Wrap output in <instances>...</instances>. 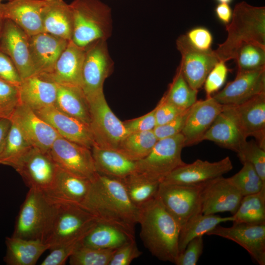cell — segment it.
I'll use <instances>...</instances> for the list:
<instances>
[{"mask_svg":"<svg viewBox=\"0 0 265 265\" xmlns=\"http://www.w3.org/2000/svg\"><path fill=\"white\" fill-rule=\"evenodd\" d=\"M81 88L87 100L103 93L106 79L112 72L113 62L106 41L99 40L85 48Z\"/></svg>","mask_w":265,"mask_h":265,"instance_id":"cell-10","label":"cell"},{"mask_svg":"<svg viewBox=\"0 0 265 265\" xmlns=\"http://www.w3.org/2000/svg\"><path fill=\"white\" fill-rule=\"evenodd\" d=\"M19 104L34 111L54 106L57 84L46 74H35L22 80L18 86Z\"/></svg>","mask_w":265,"mask_h":265,"instance_id":"cell-24","label":"cell"},{"mask_svg":"<svg viewBox=\"0 0 265 265\" xmlns=\"http://www.w3.org/2000/svg\"><path fill=\"white\" fill-rule=\"evenodd\" d=\"M156 107L147 114L134 119L123 121L129 133L153 131L156 126Z\"/></svg>","mask_w":265,"mask_h":265,"instance_id":"cell-51","label":"cell"},{"mask_svg":"<svg viewBox=\"0 0 265 265\" xmlns=\"http://www.w3.org/2000/svg\"><path fill=\"white\" fill-rule=\"evenodd\" d=\"M229 69L225 62L218 61L208 74L204 82L207 97L217 92L225 83Z\"/></svg>","mask_w":265,"mask_h":265,"instance_id":"cell-45","label":"cell"},{"mask_svg":"<svg viewBox=\"0 0 265 265\" xmlns=\"http://www.w3.org/2000/svg\"><path fill=\"white\" fill-rule=\"evenodd\" d=\"M237 153L241 162L251 164L265 182V149L256 141L246 140L241 145Z\"/></svg>","mask_w":265,"mask_h":265,"instance_id":"cell-43","label":"cell"},{"mask_svg":"<svg viewBox=\"0 0 265 265\" xmlns=\"http://www.w3.org/2000/svg\"><path fill=\"white\" fill-rule=\"evenodd\" d=\"M81 241V240H80ZM80 241L69 257L71 265H109L115 249L90 247Z\"/></svg>","mask_w":265,"mask_h":265,"instance_id":"cell-42","label":"cell"},{"mask_svg":"<svg viewBox=\"0 0 265 265\" xmlns=\"http://www.w3.org/2000/svg\"><path fill=\"white\" fill-rule=\"evenodd\" d=\"M97 173L123 179L135 172V161L117 150L94 145L91 149Z\"/></svg>","mask_w":265,"mask_h":265,"instance_id":"cell-30","label":"cell"},{"mask_svg":"<svg viewBox=\"0 0 265 265\" xmlns=\"http://www.w3.org/2000/svg\"><path fill=\"white\" fill-rule=\"evenodd\" d=\"M50 201V211L42 241L50 246V250L63 243L82 239L97 221L80 205Z\"/></svg>","mask_w":265,"mask_h":265,"instance_id":"cell-4","label":"cell"},{"mask_svg":"<svg viewBox=\"0 0 265 265\" xmlns=\"http://www.w3.org/2000/svg\"><path fill=\"white\" fill-rule=\"evenodd\" d=\"M245 138L253 136L265 149V92L236 106L225 105Z\"/></svg>","mask_w":265,"mask_h":265,"instance_id":"cell-16","label":"cell"},{"mask_svg":"<svg viewBox=\"0 0 265 265\" xmlns=\"http://www.w3.org/2000/svg\"><path fill=\"white\" fill-rule=\"evenodd\" d=\"M132 239L134 236L122 229L97 220L80 241L83 245L92 248L115 249Z\"/></svg>","mask_w":265,"mask_h":265,"instance_id":"cell-31","label":"cell"},{"mask_svg":"<svg viewBox=\"0 0 265 265\" xmlns=\"http://www.w3.org/2000/svg\"><path fill=\"white\" fill-rule=\"evenodd\" d=\"M191 107L185 110L182 113L170 122L156 126L153 130V132L158 140L172 137L181 133Z\"/></svg>","mask_w":265,"mask_h":265,"instance_id":"cell-47","label":"cell"},{"mask_svg":"<svg viewBox=\"0 0 265 265\" xmlns=\"http://www.w3.org/2000/svg\"><path fill=\"white\" fill-rule=\"evenodd\" d=\"M29 37L13 22L4 19L0 35V49L11 58L22 80L35 74L30 57Z\"/></svg>","mask_w":265,"mask_h":265,"instance_id":"cell-15","label":"cell"},{"mask_svg":"<svg viewBox=\"0 0 265 265\" xmlns=\"http://www.w3.org/2000/svg\"><path fill=\"white\" fill-rule=\"evenodd\" d=\"M204 249L203 236L191 240L185 249L180 252L175 262L176 265H196Z\"/></svg>","mask_w":265,"mask_h":265,"instance_id":"cell-46","label":"cell"},{"mask_svg":"<svg viewBox=\"0 0 265 265\" xmlns=\"http://www.w3.org/2000/svg\"><path fill=\"white\" fill-rule=\"evenodd\" d=\"M3 0H0V3H2V1H3Z\"/></svg>","mask_w":265,"mask_h":265,"instance_id":"cell-58","label":"cell"},{"mask_svg":"<svg viewBox=\"0 0 265 265\" xmlns=\"http://www.w3.org/2000/svg\"><path fill=\"white\" fill-rule=\"evenodd\" d=\"M233 168L228 156L214 162L198 159L191 163H185L177 167L161 183L185 185L201 184L223 176Z\"/></svg>","mask_w":265,"mask_h":265,"instance_id":"cell-17","label":"cell"},{"mask_svg":"<svg viewBox=\"0 0 265 265\" xmlns=\"http://www.w3.org/2000/svg\"><path fill=\"white\" fill-rule=\"evenodd\" d=\"M51 205L43 191L30 188L21 206L12 236L42 241Z\"/></svg>","mask_w":265,"mask_h":265,"instance_id":"cell-8","label":"cell"},{"mask_svg":"<svg viewBox=\"0 0 265 265\" xmlns=\"http://www.w3.org/2000/svg\"><path fill=\"white\" fill-rule=\"evenodd\" d=\"M189 43L195 48L202 51L211 49L213 37L211 31L203 26H197L188 30L185 34Z\"/></svg>","mask_w":265,"mask_h":265,"instance_id":"cell-50","label":"cell"},{"mask_svg":"<svg viewBox=\"0 0 265 265\" xmlns=\"http://www.w3.org/2000/svg\"><path fill=\"white\" fill-rule=\"evenodd\" d=\"M209 140L237 153L246 140L226 106L217 116L203 136L201 141Z\"/></svg>","mask_w":265,"mask_h":265,"instance_id":"cell-29","label":"cell"},{"mask_svg":"<svg viewBox=\"0 0 265 265\" xmlns=\"http://www.w3.org/2000/svg\"><path fill=\"white\" fill-rule=\"evenodd\" d=\"M156 107V126L170 122L185 110L165 101L162 97Z\"/></svg>","mask_w":265,"mask_h":265,"instance_id":"cell-53","label":"cell"},{"mask_svg":"<svg viewBox=\"0 0 265 265\" xmlns=\"http://www.w3.org/2000/svg\"><path fill=\"white\" fill-rule=\"evenodd\" d=\"M206 235L219 236L237 243L259 265H265V224L233 223L229 227L218 225Z\"/></svg>","mask_w":265,"mask_h":265,"instance_id":"cell-14","label":"cell"},{"mask_svg":"<svg viewBox=\"0 0 265 265\" xmlns=\"http://www.w3.org/2000/svg\"><path fill=\"white\" fill-rule=\"evenodd\" d=\"M89 127L98 147L117 150L123 138L129 133L123 123L112 111L102 93L89 100Z\"/></svg>","mask_w":265,"mask_h":265,"instance_id":"cell-7","label":"cell"},{"mask_svg":"<svg viewBox=\"0 0 265 265\" xmlns=\"http://www.w3.org/2000/svg\"><path fill=\"white\" fill-rule=\"evenodd\" d=\"M90 185V180L76 176L58 167L53 183L43 193L52 201L80 205Z\"/></svg>","mask_w":265,"mask_h":265,"instance_id":"cell-27","label":"cell"},{"mask_svg":"<svg viewBox=\"0 0 265 265\" xmlns=\"http://www.w3.org/2000/svg\"><path fill=\"white\" fill-rule=\"evenodd\" d=\"M5 260L11 265H34L50 246L40 240L27 239L12 236L6 239Z\"/></svg>","mask_w":265,"mask_h":265,"instance_id":"cell-33","label":"cell"},{"mask_svg":"<svg viewBox=\"0 0 265 265\" xmlns=\"http://www.w3.org/2000/svg\"><path fill=\"white\" fill-rule=\"evenodd\" d=\"M122 180L131 201L138 208L156 197L160 184L135 172Z\"/></svg>","mask_w":265,"mask_h":265,"instance_id":"cell-37","label":"cell"},{"mask_svg":"<svg viewBox=\"0 0 265 265\" xmlns=\"http://www.w3.org/2000/svg\"><path fill=\"white\" fill-rule=\"evenodd\" d=\"M69 41L45 32L29 36L30 57L35 74L51 73Z\"/></svg>","mask_w":265,"mask_h":265,"instance_id":"cell-23","label":"cell"},{"mask_svg":"<svg viewBox=\"0 0 265 265\" xmlns=\"http://www.w3.org/2000/svg\"><path fill=\"white\" fill-rule=\"evenodd\" d=\"M73 17L71 41L85 49L92 43L106 41L112 31L110 7L100 0H74L70 4Z\"/></svg>","mask_w":265,"mask_h":265,"instance_id":"cell-5","label":"cell"},{"mask_svg":"<svg viewBox=\"0 0 265 265\" xmlns=\"http://www.w3.org/2000/svg\"><path fill=\"white\" fill-rule=\"evenodd\" d=\"M4 19H3L0 16V35L1 32V30L2 29L3 24L4 22Z\"/></svg>","mask_w":265,"mask_h":265,"instance_id":"cell-57","label":"cell"},{"mask_svg":"<svg viewBox=\"0 0 265 265\" xmlns=\"http://www.w3.org/2000/svg\"><path fill=\"white\" fill-rule=\"evenodd\" d=\"M34 111L61 137L90 149L95 145L89 126L63 113L54 106Z\"/></svg>","mask_w":265,"mask_h":265,"instance_id":"cell-21","label":"cell"},{"mask_svg":"<svg viewBox=\"0 0 265 265\" xmlns=\"http://www.w3.org/2000/svg\"><path fill=\"white\" fill-rule=\"evenodd\" d=\"M158 140L153 131L129 133L121 140L117 151L137 161L150 153Z\"/></svg>","mask_w":265,"mask_h":265,"instance_id":"cell-35","label":"cell"},{"mask_svg":"<svg viewBox=\"0 0 265 265\" xmlns=\"http://www.w3.org/2000/svg\"><path fill=\"white\" fill-rule=\"evenodd\" d=\"M265 92V67L251 71H238L235 79L212 97L222 105L241 104Z\"/></svg>","mask_w":265,"mask_h":265,"instance_id":"cell-19","label":"cell"},{"mask_svg":"<svg viewBox=\"0 0 265 265\" xmlns=\"http://www.w3.org/2000/svg\"><path fill=\"white\" fill-rule=\"evenodd\" d=\"M45 0H11L0 3V16L13 22L29 36L44 32L41 12Z\"/></svg>","mask_w":265,"mask_h":265,"instance_id":"cell-22","label":"cell"},{"mask_svg":"<svg viewBox=\"0 0 265 265\" xmlns=\"http://www.w3.org/2000/svg\"><path fill=\"white\" fill-rule=\"evenodd\" d=\"M137 223L140 237L151 254L174 264L179 253L181 227L157 196L139 208Z\"/></svg>","mask_w":265,"mask_h":265,"instance_id":"cell-2","label":"cell"},{"mask_svg":"<svg viewBox=\"0 0 265 265\" xmlns=\"http://www.w3.org/2000/svg\"><path fill=\"white\" fill-rule=\"evenodd\" d=\"M233 216L221 217L214 214L198 213L190 218L181 228L179 237V253L192 239L203 236L221 223L233 221Z\"/></svg>","mask_w":265,"mask_h":265,"instance_id":"cell-34","label":"cell"},{"mask_svg":"<svg viewBox=\"0 0 265 265\" xmlns=\"http://www.w3.org/2000/svg\"><path fill=\"white\" fill-rule=\"evenodd\" d=\"M223 105L212 96L204 100L197 101L191 107L181 133L185 146L197 144L223 109Z\"/></svg>","mask_w":265,"mask_h":265,"instance_id":"cell-25","label":"cell"},{"mask_svg":"<svg viewBox=\"0 0 265 265\" xmlns=\"http://www.w3.org/2000/svg\"><path fill=\"white\" fill-rule=\"evenodd\" d=\"M233 59L236 61L238 71H251L265 67V47L257 43L241 44L236 50Z\"/></svg>","mask_w":265,"mask_h":265,"instance_id":"cell-40","label":"cell"},{"mask_svg":"<svg viewBox=\"0 0 265 265\" xmlns=\"http://www.w3.org/2000/svg\"><path fill=\"white\" fill-rule=\"evenodd\" d=\"M0 79L19 86L22 79L11 58L0 49Z\"/></svg>","mask_w":265,"mask_h":265,"instance_id":"cell-52","label":"cell"},{"mask_svg":"<svg viewBox=\"0 0 265 265\" xmlns=\"http://www.w3.org/2000/svg\"><path fill=\"white\" fill-rule=\"evenodd\" d=\"M54 106L63 113L89 126L90 113L89 102L80 87L57 84Z\"/></svg>","mask_w":265,"mask_h":265,"instance_id":"cell-32","label":"cell"},{"mask_svg":"<svg viewBox=\"0 0 265 265\" xmlns=\"http://www.w3.org/2000/svg\"><path fill=\"white\" fill-rule=\"evenodd\" d=\"M18 86L0 79V119H10L19 104Z\"/></svg>","mask_w":265,"mask_h":265,"instance_id":"cell-44","label":"cell"},{"mask_svg":"<svg viewBox=\"0 0 265 265\" xmlns=\"http://www.w3.org/2000/svg\"><path fill=\"white\" fill-rule=\"evenodd\" d=\"M80 206L99 221L115 225L134 236L139 208L131 201L121 179L98 173L91 180Z\"/></svg>","mask_w":265,"mask_h":265,"instance_id":"cell-1","label":"cell"},{"mask_svg":"<svg viewBox=\"0 0 265 265\" xmlns=\"http://www.w3.org/2000/svg\"><path fill=\"white\" fill-rule=\"evenodd\" d=\"M85 52V49L77 46L71 40L69 41L56 61L53 71L47 75L57 84L81 88Z\"/></svg>","mask_w":265,"mask_h":265,"instance_id":"cell-26","label":"cell"},{"mask_svg":"<svg viewBox=\"0 0 265 265\" xmlns=\"http://www.w3.org/2000/svg\"><path fill=\"white\" fill-rule=\"evenodd\" d=\"M11 125L5 144L0 155V163L12 167L32 147L17 124L10 120Z\"/></svg>","mask_w":265,"mask_h":265,"instance_id":"cell-38","label":"cell"},{"mask_svg":"<svg viewBox=\"0 0 265 265\" xmlns=\"http://www.w3.org/2000/svg\"><path fill=\"white\" fill-rule=\"evenodd\" d=\"M176 43L182 56L179 66L182 73L189 86L198 90L219 60L214 51H202L193 47L185 34L180 35Z\"/></svg>","mask_w":265,"mask_h":265,"instance_id":"cell-13","label":"cell"},{"mask_svg":"<svg viewBox=\"0 0 265 265\" xmlns=\"http://www.w3.org/2000/svg\"><path fill=\"white\" fill-rule=\"evenodd\" d=\"M233 223L253 225L265 224V187L258 193L243 196Z\"/></svg>","mask_w":265,"mask_h":265,"instance_id":"cell-36","label":"cell"},{"mask_svg":"<svg viewBox=\"0 0 265 265\" xmlns=\"http://www.w3.org/2000/svg\"><path fill=\"white\" fill-rule=\"evenodd\" d=\"M19 127L33 147L49 152L55 140L61 136L48 123L31 108L19 104L10 119Z\"/></svg>","mask_w":265,"mask_h":265,"instance_id":"cell-20","label":"cell"},{"mask_svg":"<svg viewBox=\"0 0 265 265\" xmlns=\"http://www.w3.org/2000/svg\"><path fill=\"white\" fill-rule=\"evenodd\" d=\"M63 243L51 249L50 254L41 262V265H63L73 253L81 240Z\"/></svg>","mask_w":265,"mask_h":265,"instance_id":"cell-48","label":"cell"},{"mask_svg":"<svg viewBox=\"0 0 265 265\" xmlns=\"http://www.w3.org/2000/svg\"><path fill=\"white\" fill-rule=\"evenodd\" d=\"M41 17L44 32L71 40L73 17L70 4L64 0H45Z\"/></svg>","mask_w":265,"mask_h":265,"instance_id":"cell-28","label":"cell"},{"mask_svg":"<svg viewBox=\"0 0 265 265\" xmlns=\"http://www.w3.org/2000/svg\"><path fill=\"white\" fill-rule=\"evenodd\" d=\"M198 90L192 88L184 78L178 66L172 81L162 98L178 108L185 110L197 101Z\"/></svg>","mask_w":265,"mask_h":265,"instance_id":"cell-39","label":"cell"},{"mask_svg":"<svg viewBox=\"0 0 265 265\" xmlns=\"http://www.w3.org/2000/svg\"><path fill=\"white\" fill-rule=\"evenodd\" d=\"M226 30V39L214 51L219 61L233 59L237 48L244 42H255L265 47V6H254L245 1L238 3Z\"/></svg>","mask_w":265,"mask_h":265,"instance_id":"cell-3","label":"cell"},{"mask_svg":"<svg viewBox=\"0 0 265 265\" xmlns=\"http://www.w3.org/2000/svg\"><path fill=\"white\" fill-rule=\"evenodd\" d=\"M14 168L29 188L44 192L53 183L58 166L49 152L32 147L20 159Z\"/></svg>","mask_w":265,"mask_h":265,"instance_id":"cell-12","label":"cell"},{"mask_svg":"<svg viewBox=\"0 0 265 265\" xmlns=\"http://www.w3.org/2000/svg\"><path fill=\"white\" fill-rule=\"evenodd\" d=\"M201 212L205 214L237 212L243 196L223 176L206 182L201 191Z\"/></svg>","mask_w":265,"mask_h":265,"instance_id":"cell-18","label":"cell"},{"mask_svg":"<svg viewBox=\"0 0 265 265\" xmlns=\"http://www.w3.org/2000/svg\"><path fill=\"white\" fill-rule=\"evenodd\" d=\"M215 0L218 2V3H225L229 4L230 3L232 2L233 0Z\"/></svg>","mask_w":265,"mask_h":265,"instance_id":"cell-56","label":"cell"},{"mask_svg":"<svg viewBox=\"0 0 265 265\" xmlns=\"http://www.w3.org/2000/svg\"><path fill=\"white\" fill-rule=\"evenodd\" d=\"M216 18L223 25L227 26L231 22L233 10L228 3H219L214 9Z\"/></svg>","mask_w":265,"mask_h":265,"instance_id":"cell-54","label":"cell"},{"mask_svg":"<svg viewBox=\"0 0 265 265\" xmlns=\"http://www.w3.org/2000/svg\"><path fill=\"white\" fill-rule=\"evenodd\" d=\"M242 164L238 173L228 178L229 181L243 196L259 192L265 187V182L251 164L247 162Z\"/></svg>","mask_w":265,"mask_h":265,"instance_id":"cell-41","label":"cell"},{"mask_svg":"<svg viewBox=\"0 0 265 265\" xmlns=\"http://www.w3.org/2000/svg\"><path fill=\"white\" fill-rule=\"evenodd\" d=\"M49 153L59 168L74 175L91 180L97 173L91 150L84 146L60 136Z\"/></svg>","mask_w":265,"mask_h":265,"instance_id":"cell-11","label":"cell"},{"mask_svg":"<svg viewBox=\"0 0 265 265\" xmlns=\"http://www.w3.org/2000/svg\"><path fill=\"white\" fill-rule=\"evenodd\" d=\"M185 138L180 133L158 140L150 153L135 161V173L160 183L171 172L186 163L182 159Z\"/></svg>","mask_w":265,"mask_h":265,"instance_id":"cell-6","label":"cell"},{"mask_svg":"<svg viewBox=\"0 0 265 265\" xmlns=\"http://www.w3.org/2000/svg\"><path fill=\"white\" fill-rule=\"evenodd\" d=\"M10 125L9 119H0V155L3 150Z\"/></svg>","mask_w":265,"mask_h":265,"instance_id":"cell-55","label":"cell"},{"mask_svg":"<svg viewBox=\"0 0 265 265\" xmlns=\"http://www.w3.org/2000/svg\"><path fill=\"white\" fill-rule=\"evenodd\" d=\"M205 183L194 185L159 184L156 196L181 228L192 217L202 212L201 194Z\"/></svg>","mask_w":265,"mask_h":265,"instance_id":"cell-9","label":"cell"},{"mask_svg":"<svg viewBox=\"0 0 265 265\" xmlns=\"http://www.w3.org/2000/svg\"><path fill=\"white\" fill-rule=\"evenodd\" d=\"M141 254L135 239H132L115 250L109 265H129Z\"/></svg>","mask_w":265,"mask_h":265,"instance_id":"cell-49","label":"cell"}]
</instances>
